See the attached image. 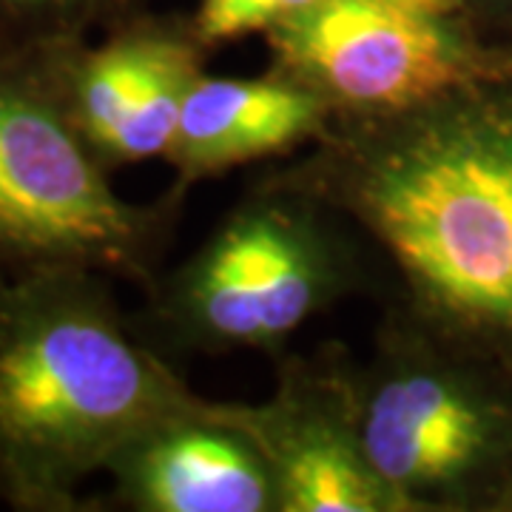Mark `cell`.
<instances>
[{"instance_id":"6da1fadb","label":"cell","mask_w":512,"mask_h":512,"mask_svg":"<svg viewBox=\"0 0 512 512\" xmlns=\"http://www.w3.org/2000/svg\"><path fill=\"white\" fill-rule=\"evenodd\" d=\"M493 86L336 114L302 160L262 174L348 222L367 271L384 274V319L450 353L512 342V109Z\"/></svg>"},{"instance_id":"7a4b0ae2","label":"cell","mask_w":512,"mask_h":512,"mask_svg":"<svg viewBox=\"0 0 512 512\" xmlns=\"http://www.w3.org/2000/svg\"><path fill=\"white\" fill-rule=\"evenodd\" d=\"M92 271L0 276V501L86 510L83 484L146 427L200 402Z\"/></svg>"},{"instance_id":"3957f363","label":"cell","mask_w":512,"mask_h":512,"mask_svg":"<svg viewBox=\"0 0 512 512\" xmlns=\"http://www.w3.org/2000/svg\"><path fill=\"white\" fill-rule=\"evenodd\" d=\"M367 279L348 222L311 194L259 177L194 254L148 282L134 322L171 362L183 353L279 350Z\"/></svg>"},{"instance_id":"277c9868","label":"cell","mask_w":512,"mask_h":512,"mask_svg":"<svg viewBox=\"0 0 512 512\" xmlns=\"http://www.w3.org/2000/svg\"><path fill=\"white\" fill-rule=\"evenodd\" d=\"M63 109L40 49L0 52V276L92 271L146 288L183 197L123 200Z\"/></svg>"},{"instance_id":"5b68a950","label":"cell","mask_w":512,"mask_h":512,"mask_svg":"<svg viewBox=\"0 0 512 512\" xmlns=\"http://www.w3.org/2000/svg\"><path fill=\"white\" fill-rule=\"evenodd\" d=\"M271 72L336 114H393L507 80L464 0H316L268 35Z\"/></svg>"},{"instance_id":"8992f818","label":"cell","mask_w":512,"mask_h":512,"mask_svg":"<svg viewBox=\"0 0 512 512\" xmlns=\"http://www.w3.org/2000/svg\"><path fill=\"white\" fill-rule=\"evenodd\" d=\"M359 436L404 512L458 501L490 464L498 413L461 376L453 353L384 319L376 356L356 367Z\"/></svg>"},{"instance_id":"52a82bcc","label":"cell","mask_w":512,"mask_h":512,"mask_svg":"<svg viewBox=\"0 0 512 512\" xmlns=\"http://www.w3.org/2000/svg\"><path fill=\"white\" fill-rule=\"evenodd\" d=\"M55 80L63 109L109 165L168 154L185 100L205 74V46L191 23L131 15L92 43L35 46Z\"/></svg>"},{"instance_id":"ba28073f","label":"cell","mask_w":512,"mask_h":512,"mask_svg":"<svg viewBox=\"0 0 512 512\" xmlns=\"http://www.w3.org/2000/svg\"><path fill=\"white\" fill-rule=\"evenodd\" d=\"M228 407L271 464L279 512H404L365 453L345 353L285 362L271 399Z\"/></svg>"},{"instance_id":"9c48e42d","label":"cell","mask_w":512,"mask_h":512,"mask_svg":"<svg viewBox=\"0 0 512 512\" xmlns=\"http://www.w3.org/2000/svg\"><path fill=\"white\" fill-rule=\"evenodd\" d=\"M109 507L134 512H279L274 473L228 402L200 399L114 456Z\"/></svg>"},{"instance_id":"30bf717a","label":"cell","mask_w":512,"mask_h":512,"mask_svg":"<svg viewBox=\"0 0 512 512\" xmlns=\"http://www.w3.org/2000/svg\"><path fill=\"white\" fill-rule=\"evenodd\" d=\"M333 117L328 100L279 72L265 77L202 74L165 154L177 174L171 194L183 197L205 177L313 146L325 137Z\"/></svg>"},{"instance_id":"8fae6325","label":"cell","mask_w":512,"mask_h":512,"mask_svg":"<svg viewBox=\"0 0 512 512\" xmlns=\"http://www.w3.org/2000/svg\"><path fill=\"white\" fill-rule=\"evenodd\" d=\"M137 12V0H0V52L83 40Z\"/></svg>"},{"instance_id":"7c38bea8","label":"cell","mask_w":512,"mask_h":512,"mask_svg":"<svg viewBox=\"0 0 512 512\" xmlns=\"http://www.w3.org/2000/svg\"><path fill=\"white\" fill-rule=\"evenodd\" d=\"M316 0H200L191 32L208 49L242 40L248 35H268L282 20L305 12Z\"/></svg>"}]
</instances>
